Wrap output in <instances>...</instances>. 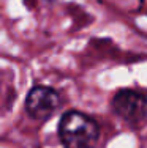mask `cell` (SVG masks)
Segmentation results:
<instances>
[{
	"label": "cell",
	"instance_id": "7a4b0ae2",
	"mask_svg": "<svg viewBox=\"0 0 147 148\" xmlns=\"http://www.w3.org/2000/svg\"><path fill=\"white\" fill-rule=\"evenodd\" d=\"M115 114L131 125H141L146 118V99L141 93L133 90H122L112 101Z\"/></svg>",
	"mask_w": 147,
	"mask_h": 148
},
{
	"label": "cell",
	"instance_id": "3957f363",
	"mask_svg": "<svg viewBox=\"0 0 147 148\" xmlns=\"http://www.w3.org/2000/svg\"><path fill=\"white\" fill-rule=\"evenodd\" d=\"M60 106V98L57 91L49 87H35L27 96V112L35 120H48Z\"/></svg>",
	"mask_w": 147,
	"mask_h": 148
},
{
	"label": "cell",
	"instance_id": "6da1fadb",
	"mask_svg": "<svg viewBox=\"0 0 147 148\" xmlns=\"http://www.w3.org/2000/svg\"><path fill=\"white\" fill-rule=\"evenodd\" d=\"M98 132L97 121L78 110L66 112L59 125V134L65 148H95Z\"/></svg>",
	"mask_w": 147,
	"mask_h": 148
}]
</instances>
